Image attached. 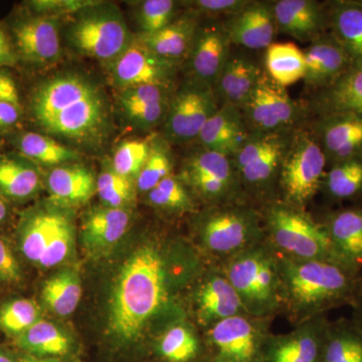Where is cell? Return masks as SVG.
Masks as SVG:
<instances>
[{"label": "cell", "instance_id": "44dd1931", "mask_svg": "<svg viewBox=\"0 0 362 362\" xmlns=\"http://www.w3.org/2000/svg\"><path fill=\"white\" fill-rule=\"evenodd\" d=\"M194 303L197 319L207 329L230 317L247 314L221 268L209 274L197 286Z\"/></svg>", "mask_w": 362, "mask_h": 362}, {"label": "cell", "instance_id": "681fc988", "mask_svg": "<svg viewBox=\"0 0 362 362\" xmlns=\"http://www.w3.org/2000/svg\"><path fill=\"white\" fill-rule=\"evenodd\" d=\"M247 2L249 0H195L190 4L199 13L214 18L225 16L226 20L240 11Z\"/></svg>", "mask_w": 362, "mask_h": 362}, {"label": "cell", "instance_id": "d6a6232c", "mask_svg": "<svg viewBox=\"0 0 362 362\" xmlns=\"http://www.w3.org/2000/svg\"><path fill=\"white\" fill-rule=\"evenodd\" d=\"M321 362H362V332L354 321L328 323Z\"/></svg>", "mask_w": 362, "mask_h": 362}, {"label": "cell", "instance_id": "4dcf8cb0", "mask_svg": "<svg viewBox=\"0 0 362 362\" xmlns=\"http://www.w3.org/2000/svg\"><path fill=\"white\" fill-rule=\"evenodd\" d=\"M52 199L59 204H84L97 190V183L90 171L80 166L57 168L49 177Z\"/></svg>", "mask_w": 362, "mask_h": 362}, {"label": "cell", "instance_id": "91938a15", "mask_svg": "<svg viewBox=\"0 0 362 362\" xmlns=\"http://www.w3.org/2000/svg\"><path fill=\"white\" fill-rule=\"evenodd\" d=\"M7 214V209L6 202L2 199L1 195H0V223L6 218Z\"/></svg>", "mask_w": 362, "mask_h": 362}, {"label": "cell", "instance_id": "6da1fadb", "mask_svg": "<svg viewBox=\"0 0 362 362\" xmlns=\"http://www.w3.org/2000/svg\"><path fill=\"white\" fill-rule=\"evenodd\" d=\"M157 245H144L124 263L112 294L109 326L117 337L135 340L173 301L170 259Z\"/></svg>", "mask_w": 362, "mask_h": 362}, {"label": "cell", "instance_id": "e0dca14e", "mask_svg": "<svg viewBox=\"0 0 362 362\" xmlns=\"http://www.w3.org/2000/svg\"><path fill=\"white\" fill-rule=\"evenodd\" d=\"M230 44L249 49H264L274 44L278 30L269 1H249L223 21Z\"/></svg>", "mask_w": 362, "mask_h": 362}, {"label": "cell", "instance_id": "5bb4252c", "mask_svg": "<svg viewBox=\"0 0 362 362\" xmlns=\"http://www.w3.org/2000/svg\"><path fill=\"white\" fill-rule=\"evenodd\" d=\"M175 63L159 58L138 40L113 63V78L124 90L140 86L169 87Z\"/></svg>", "mask_w": 362, "mask_h": 362}, {"label": "cell", "instance_id": "ba28073f", "mask_svg": "<svg viewBox=\"0 0 362 362\" xmlns=\"http://www.w3.org/2000/svg\"><path fill=\"white\" fill-rule=\"evenodd\" d=\"M69 39L78 52L113 63L133 42L122 16L112 9L83 13L71 25Z\"/></svg>", "mask_w": 362, "mask_h": 362}, {"label": "cell", "instance_id": "60d3db41", "mask_svg": "<svg viewBox=\"0 0 362 362\" xmlns=\"http://www.w3.org/2000/svg\"><path fill=\"white\" fill-rule=\"evenodd\" d=\"M40 308L33 299H14L0 306V330L20 337L40 320Z\"/></svg>", "mask_w": 362, "mask_h": 362}, {"label": "cell", "instance_id": "7c38bea8", "mask_svg": "<svg viewBox=\"0 0 362 362\" xmlns=\"http://www.w3.org/2000/svg\"><path fill=\"white\" fill-rule=\"evenodd\" d=\"M220 107L213 87L194 81L169 104L165 129L175 141L197 139L209 118Z\"/></svg>", "mask_w": 362, "mask_h": 362}, {"label": "cell", "instance_id": "7dc6e473", "mask_svg": "<svg viewBox=\"0 0 362 362\" xmlns=\"http://www.w3.org/2000/svg\"><path fill=\"white\" fill-rule=\"evenodd\" d=\"M73 242V230L70 221L61 216L49 246L47 247L37 265L42 268H52L59 265L68 257Z\"/></svg>", "mask_w": 362, "mask_h": 362}, {"label": "cell", "instance_id": "ac0fdd59", "mask_svg": "<svg viewBox=\"0 0 362 362\" xmlns=\"http://www.w3.org/2000/svg\"><path fill=\"white\" fill-rule=\"evenodd\" d=\"M278 33L309 42L329 33L325 2L315 0H278L272 2Z\"/></svg>", "mask_w": 362, "mask_h": 362}, {"label": "cell", "instance_id": "6125c7cd", "mask_svg": "<svg viewBox=\"0 0 362 362\" xmlns=\"http://www.w3.org/2000/svg\"><path fill=\"white\" fill-rule=\"evenodd\" d=\"M190 362H192V361H190Z\"/></svg>", "mask_w": 362, "mask_h": 362}, {"label": "cell", "instance_id": "d4e9b609", "mask_svg": "<svg viewBox=\"0 0 362 362\" xmlns=\"http://www.w3.org/2000/svg\"><path fill=\"white\" fill-rule=\"evenodd\" d=\"M96 93V88L84 78L74 76L54 78L40 87L33 98V114L40 125H44L59 112Z\"/></svg>", "mask_w": 362, "mask_h": 362}, {"label": "cell", "instance_id": "f907efd6", "mask_svg": "<svg viewBox=\"0 0 362 362\" xmlns=\"http://www.w3.org/2000/svg\"><path fill=\"white\" fill-rule=\"evenodd\" d=\"M168 102L142 106L129 107L124 109L129 119L142 127H153L160 122L162 118L168 113Z\"/></svg>", "mask_w": 362, "mask_h": 362}, {"label": "cell", "instance_id": "9a60e30c", "mask_svg": "<svg viewBox=\"0 0 362 362\" xmlns=\"http://www.w3.org/2000/svg\"><path fill=\"white\" fill-rule=\"evenodd\" d=\"M230 45L223 21L199 25L188 54L194 80L214 88L232 54Z\"/></svg>", "mask_w": 362, "mask_h": 362}, {"label": "cell", "instance_id": "f35d334b", "mask_svg": "<svg viewBox=\"0 0 362 362\" xmlns=\"http://www.w3.org/2000/svg\"><path fill=\"white\" fill-rule=\"evenodd\" d=\"M158 350L169 362H190L199 354V342L188 326L175 324L161 335Z\"/></svg>", "mask_w": 362, "mask_h": 362}, {"label": "cell", "instance_id": "4fadbf2b", "mask_svg": "<svg viewBox=\"0 0 362 362\" xmlns=\"http://www.w3.org/2000/svg\"><path fill=\"white\" fill-rule=\"evenodd\" d=\"M328 323L325 316L317 317L291 332L269 335L264 362H321Z\"/></svg>", "mask_w": 362, "mask_h": 362}, {"label": "cell", "instance_id": "3957f363", "mask_svg": "<svg viewBox=\"0 0 362 362\" xmlns=\"http://www.w3.org/2000/svg\"><path fill=\"white\" fill-rule=\"evenodd\" d=\"M221 270L247 315L271 319L282 311L277 254L266 240L226 259Z\"/></svg>", "mask_w": 362, "mask_h": 362}, {"label": "cell", "instance_id": "d6986e66", "mask_svg": "<svg viewBox=\"0 0 362 362\" xmlns=\"http://www.w3.org/2000/svg\"><path fill=\"white\" fill-rule=\"evenodd\" d=\"M321 221L338 261L362 272V201L327 211Z\"/></svg>", "mask_w": 362, "mask_h": 362}, {"label": "cell", "instance_id": "9c48e42d", "mask_svg": "<svg viewBox=\"0 0 362 362\" xmlns=\"http://www.w3.org/2000/svg\"><path fill=\"white\" fill-rule=\"evenodd\" d=\"M268 320L242 314L209 328L213 362H264Z\"/></svg>", "mask_w": 362, "mask_h": 362}, {"label": "cell", "instance_id": "8992f818", "mask_svg": "<svg viewBox=\"0 0 362 362\" xmlns=\"http://www.w3.org/2000/svg\"><path fill=\"white\" fill-rule=\"evenodd\" d=\"M296 129V128H295ZM251 133L232 157L245 197L256 201H273L279 175L294 130Z\"/></svg>", "mask_w": 362, "mask_h": 362}, {"label": "cell", "instance_id": "8d00e7d4", "mask_svg": "<svg viewBox=\"0 0 362 362\" xmlns=\"http://www.w3.org/2000/svg\"><path fill=\"white\" fill-rule=\"evenodd\" d=\"M59 218V214L40 213L28 221L21 235V247L28 261L39 263L54 235Z\"/></svg>", "mask_w": 362, "mask_h": 362}, {"label": "cell", "instance_id": "e575fe53", "mask_svg": "<svg viewBox=\"0 0 362 362\" xmlns=\"http://www.w3.org/2000/svg\"><path fill=\"white\" fill-rule=\"evenodd\" d=\"M16 344L37 357L65 356L70 349L66 335L54 324L42 319L16 337Z\"/></svg>", "mask_w": 362, "mask_h": 362}, {"label": "cell", "instance_id": "1f68e13d", "mask_svg": "<svg viewBox=\"0 0 362 362\" xmlns=\"http://www.w3.org/2000/svg\"><path fill=\"white\" fill-rule=\"evenodd\" d=\"M321 190L332 202L362 201V156L330 165Z\"/></svg>", "mask_w": 362, "mask_h": 362}, {"label": "cell", "instance_id": "f5cc1de1", "mask_svg": "<svg viewBox=\"0 0 362 362\" xmlns=\"http://www.w3.org/2000/svg\"><path fill=\"white\" fill-rule=\"evenodd\" d=\"M33 6L39 11H52L58 8L59 13L66 11H75L78 9H86L89 6H94L89 1H35Z\"/></svg>", "mask_w": 362, "mask_h": 362}, {"label": "cell", "instance_id": "11a10c76", "mask_svg": "<svg viewBox=\"0 0 362 362\" xmlns=\"http://www.w3.org/2000/svg\"><path fill=\"white\" fill-rule=\"evenodd\" d=\"M20 118V106L8 102L0 103V129L13 126Z\"/></svg>", "mask_w": 362, "mask_h": 362}, {"label": "cell", "instance_id": "277c9868", "mask_svg": "<svg viewBox=\"0 0 362 362\" xmlns=\"http://www.w3.org/2000/svg\"><path fill=\"white\" fill-rule=\"evenodd\" d=\"M261 214L265 240L277 254L294 259L339 262L322 221H316L306 209L273 199Z\"/></svg>", "mask_w": 362, "mask_h": 362}, {"label": "cell", "instance_id": "30bf717a", "mask_svg": "<svg viewBox=\"0 0 362 362\" xmlns=\"http://www.w3.org/2000/svg\"><path fill=\"white\" fill-rule=\"evenodd\" d=\"M243 116L251 133H272L298 127L303 109L263 70L246 104Z\"/></svg>", "mask_w": 362, "mask_h": 362}, {"label": "cell", "instance_id": "c3c4849f", "mask_svg": "<svg viewBox=\"0 0 362 362\" xmlns=\"http://www.w3.org/2000/svg\"><path fill=\"white\" fill-rule=\"evenodd\" d=\"M168 88L164 86H140L124 90L120 97L123 109L129 107L165 103L168 102Z\"/></svg>", "mask_w": 362, "mask_h": 362}, {"label": "cell", "instance_id": "bcb514c9", "mask_svg": "<svg viewBox=\"0 0 362 362\" xmlns=\"http://www.w3.org/2000/svg\"><path fill=\"white\" fill-rule=\"evenodd\" d=\"M150 148L146 142L139 140L123 143L114 156L113 170L129 180L138 176L148 158Z\"/></svg>", "mask_w": 362, "mask_h": 362}, {"label": "cell", "instance_id": "7a4b0ae2", "mask_svg": "<svg viewBox=\"0 0 362 362\" xmlns=\"http://www.w3.org/2000/svg\"><path fill=\"white\" fill-rule=\"evenodd\" d=\"M277 258L282 310L295 325L333 309L354 307L362 297V272L332 259H294L279 254Z\"/></svg>", "mask_w": 362, "mask_h": 362}, {"label": "cell", "instance_id": "816d5d0a", "mask_svg": "<svg viewBox=\"0 0 362 362\" xmlns=\"http://www.w3.org/2000/svg\"><path fill=\"white\" fill-rule=\"evenodd\" d=\"M21 279V267L13 252L6 243L0 239V283L14 284Z\"/></svg>", "mask_w": 362, "mask_h": 362}, {"label": "cell", "instance_id": "4316f807", "mask_svg": "<svg viewBox=\"0 0 362 362\" xmlns=\"http://www.w3.org/2000/svg\"><path fill=\"white\" fill-rule=\"evenodd\" d=\"M329 33L351 62L362 63V0H333L325 2Z\"/></svg>", "mask_w": 362, "mask_h": 362}, {"label": "cell", "instance_id": "6f0895ef", "mask_svg": "<svg viewBox=\"0 0 362 362\" xmlns=\"http://www.w3.org/2000/svg\"><path fill=\"white\" fill-rule=\"evenodd\" d=\"M352 308H354V318H352V321H354V324L362 332V297Z\"/></svg>", "mask_w": 362, "mask_h": 362}, {"label": "cell", "instance_id": "7402d4cb", "mask_svg": "<svg viewBox=\"0 0 362 362\" xmlns=\"http://www.w3.org/2000/svg\"><path fill=\"white\" fill-rule=\"evenodd\" d=\"M250 134L242 110L230 105H221L204 124L197 139L202 148L232 158Z\"/></svg>", "mask_w": 362, "mask_h": 362}, {"label": "cell", "instance_id": "484cf974", "mask_svg": "<svg viewBox=\"0 0 362 362\" xmlns=\"http://www.w3.org/2000/svg\"><path fill=\"white\" fill-rule=\"evenodd\" d=\"M263 69L242 54H230L214 90L221 105L242 109L258 83Z\"/></svg>", "mask_w": 362, "mask_h": 362}, {"label": "cell", "instance_id": "603a6c76", "mask_svg": "<svg viewBox=\"0 0 362 362\" xmlns=\"http://www.w3.org/2000/svg\"><path fill=\"white\" fill-rule=\"evenodd\" d=\"M14 37L21 57L32 63L49 64L61 54L58 21L52 16L21 21L14 28Z\"/></svg>", "mask_w": 362, "mask_h": 362}, {"label": "cell", "instance_id": "7bdbcfd3", "mask_svg": "<svg viewBox=\"0 0 362 362\" xmlns=\"http://www.w3.org/2000/svg\"><path fill=\"white\" fill-rule=\"evenodd\" d=\"M176 2L173 0H146L140 6L138 21L141 35H152L163 30L175 20Z\"/></svg>", "mask_w": 362, "mask_h": 362}, {"label": "cell", "instance_id": "836d02e7", "mask_svg": "<svg viewBox=\"0 0 362 362\" xmlns=\"http://www.w3.org/2000/svg\"><path fill=\"white\" fill-rule=\"evenodd\" d=\"M265 71L285 88L303 80L304 52L293 42H274L266 49Z\"/></svg>", "mask_w": 362, "mask_h": 362}, {"label": "cell", "instance_id": "d590c367", "mask_svg": "<svg viewBox=\"0 0 362 362\" xmlns=\"http://www.w3.org/2000/svg\"><path fill=\"white\" fill-rule=\"evenodd\" d=\"M42 294L49 310L57 315L68 316L80 303L82 287L74 272H62L45 283Z\"/></svg>", "mask_w": 362, "mask_h": 362}, {"label": "cell", "instance_id": "f546056e", "mask_svg": "<svg viewBox=\"0 0 362 362\" xmlns=\"http://www.w3.org/2000/svg\"><path fill=\"white\" fill-rule=\"evenodd\" d=\"M199 23L194 16H182L152 35H141L137 40L159 58L173 63L189 54Z\"/></svg>", "mask_w": 362, "mask_h": 362}, {"label": "cell", "instance_id": "cb8c5ba5", "mask_svg": "<svg viewBox=\"0 0 362 362\" xmlns=\"http://www.w3.org/2000/svg\"><path fill=\"white\" fill-rule=\"evenodd\" d=\"M310 110L317 118L334 114L362 115V63L350 66L330 87L314 93Z\"/></svg>", "mask_w": 362, "mask_h": 362}, {"label": "cell", "instance_id": "5b68a950", "mask_svg": "<svg viewBox=\"0 0 362 362\" xmlns=\"http://www.w3.org/2000/svg\"><path fill=\"white\" fill-rule=\"evenodd\" d=\"M202 246L223 262L265 240L261 211L246 201L216 204L202 218Z\"/></svg>", "mask_w": 362, "mask_h": 362}, {"label": "cell", "instance_id": "ab89813d", "mask_svg": "<svg viewBox=\"0 0 362 362\" xmlns=\"http://www.w3.org/2000/svg\"><path fill=\"white\" fill-rule=\"evenodd\" d=\"M37 171L16 160L0 161V190L11 199L30 197L39 187Z\"/></svg>", "mask_w": 362, "mask_h": 362}, {"label": "cell", "instance_id": "94428289", "mask_svg": "<svg viewBox=\"0 0 362 362\" xmlns=\"http://www.w3.org/2000/svg\"><path fill=\"white\" fill-rule=\"evenodd\" d=\"M0 362H14L13 357L6 351L0 350Z\"/></svg>", "mask_w": 362, "mask_h": 362}, {"label": "cell", "instance_id": "52a82bcc", "mask_svg": "<svg viewBox=\"0 0 362 362\" xmlns=\"http://www.w3.org/2000/svg\"><path fill=\"white\" fill-rule=\"evenodd\" d=\"M327 166L325 154L313 130L297 127L279 175L280 201L306 209L322 189Z\"/></svg>", "mask_w": 362, "mask_h": 362}, {"label": "cell", "instance_id": "680465c9", "mask_svg": "<svg viewBox=\"0 0 362 362\" xmlns=\"http://www.w3.org/2000/svg\"><path fill=\"white\" fill-rule=\"evenodd\" d=\"M18 362H59V361L56 357H37L33 356L25 357V358L21 359Z\"/></svg>", "mask_w": 362, "mask_h": 362}, {"label": "cell", "instance_id": "2e32d148", "mask_svg": "<svg viewBox=\"0 0 362 362\" xmlns=\"http://www.w3.org/2000/svg\"><path fill=\"white\" fill-rule=\"evenodd\" d=\"M311 129L325 154L327 165L362 156V115L334 114L318 117Z\"/></svg>", "mask_w": 362, "mask_h": 362}, {"label": "cell", "instance_id": "ffe728a7", "mask_svg": "<svg viewBox=\"0 0 362 362\" xmlns=\"http://www.w3.org/2000/svg\"><path fill=\"white\" fill-rule=\"evenodd\" d=\"M303 52L304 83L314 93L330 87L352 66L346 52L330 33L311 42Z\"/></svg>", "mask_w": 362, "mask_h": 362}, {"label": "cell", "instance_id": "ee69618b", "mask_svg": "<svg viewBox=\"0 0 362 362\" xmlns=\"http://www.w3.org/2000/svg\"><path fill=\"white\" fill-rule=\"evenodd\" d=\"M171 161L168 149L162 145L150 148L148 158L137 176L140 192H149L164 178L171 175Z\"/></svg>", "mask_w": 362, "mask_h": 362}, {"label": "cell", "instance_id": "9f6ffc18", "mask_svg": "<svg viewBox=\"0 0 362 362\" xmlns=\"http://www.w3.org/2000/svg\"><path fill=\"white\" fill-rule=\"evenodd\" d=\"M16 63V57L6 35L0 30V66H11Z\"/></svg>", "mask_w": 362, "mask_h": 362}, {"label": "cell", "instance_id": "8fae6325", "mask_svg": "<svg viewBox=\"0 0 362 362\" xmlns=\"http://www.w3.org/2000/svg\"><path fill=\"white\" fill-rule=\"evenodd\" d=\"M183 175L197 194L216 206L245 199L230 157L202 148L188 159Z\"/></svg>", "mask_w": 362, "mask_h": 362}, {"label": "cell", "instance_id": "f1b7e54d", "mask_svg": "<svg viewBox=\"0 0 362 362\" xmlns=\"http://www.w3.org/2000/svg\"><path fill=\"white\" fill-rule=\"evenodd\" d=\"M103 118V102L99 93H96L59 112L42 127L54 135L83 138L94 132L101 125Z\"/></svg>", "mask_w": 362, "mask_h": 362}, {"label": "cell", "instance_id": "74e56055", "mask_svg": "<svg viewBox=\"0 0 362 362\" xmlns=\"http://www.w3.org/2000/svg\"><path fill=\"white\" fill-rule=\"evenodd\" d=\"M18 148L28 158L47 165H59L77 158V153L73 150L37 133L30 132L21 136Z\"/></svg>", "mask_w": 362, "mask_h": 362}, {"label": "cell", "instance_id": "f6af8a7d", "mask_svg": "<svg viewBox=\"0 0 362 362\" xmlns=\"http://www.w3.org/2000/svg\"><path fill=\"white\" fill-rule=\"evenodd\" d=\"M97 192L100 199L109 207L123 209L132 201L133 187L131 180L119 175L115 171L102 173L97 181Z\"/></svg>", "mask_w": 362, "mask_h": 362}, {"label": "cell", "instance_id": "83f0119b", "mask_svg": "<svg viewBox=\"0 0 362 362\" xmlns=\"http://www.w3.org/2000/svg\"><path fill=\"white\" fill-rule=\"evenodd\" d=\"M130 223V216L124 209L103 207L88 214L83 225V240L92 254L110 251L122 239Z\"/></svg>", "mask_w": 362, "mask_h": 362}, {"label": "cell", "instance_id": "b9f144b4", "mask_svg": "<svg viewBox=\"0 0 362 362\" xmlns=\"http://www.w3.org/2000/svg\"><path fill=\"white\" fill-rule=\"evenodd\" d=\"M152 206L169 211H187L194 206L187 190L177 178L169 175L148 192Z\"/></svg>", "mask_w": 362, "mask_h": 362}, {"label": "cell", "instance_id": "db71d44e", "mask_svg": "<svg viewBox=\"0 0 362 362\" xmlns=\"http://www.w3.org/2000/svg\"><path fill=\"white\" fill-rule=\"evenodd\" d=\"M8 102L20 106V97L13 78L6 74H0V103Z\"/></svg>", "mask_w": 362, "mask_h": 362}]
</instances>
